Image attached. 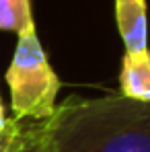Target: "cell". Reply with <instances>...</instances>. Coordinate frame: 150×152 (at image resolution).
Here are the masks:
<instances>
[{"label": "cell", "mask_w": 150, "mask_h": 152, "mask_svg": "<svg viewBox=\"0 0 150 152\" xmlns=\"http://www.w3.org/2000/svg\"><path fill=\"white\" fill-rule=\"evenodd\" d=\"M121 97L140 103H150V51H136L121 58L119 70Z\"/></svg>", "instance_id": "277c9868"}, {"label": "cell", "mask_w": 150, "mask_h": 152, "mask_svg": "<svg viewBox=\"0 0 150 152\" xmlns=\"http://www.w3.org/2000/svg\"><path fill=\"white\" fill-rule=\"evenodd\" d=\"M33 27L31 0H0V31H12L19 35Z\"/></svg>", "instance_id": "5b68a950"}, {"label": "cell", "mask_w": 150, "mask_h": 152, "mask_svg": "<svg viewBox=\"0 0 150 152\" xmlns=\"http://www.w3.org/2000/svg\"><path fill=\"white\" fill-rule=\"evenodd\" d=\"M15 152H51L45 121H39V124L29 121V124H27L25 138H23L21 146Z\"/></svg>", "instance_id": "8992f818"}, {"label": "cell", "mask_w": 150, "mask_h": 152, "mask_svg": "<svg viewBox=\"0 0 150 152\" xmlns=\"http://www.w3.org/2000/svg\"><path fill=\"white\" fill-rule=\"evenodd\" d=\"M4 80L10 91V107L15 119L39 124L48 121L53 115L62 82L51 68L35 27L19 33Z\"/></svg>", "instance_id": "7a4b0ae2"}, {"label": "cell", "mask_w": 150, "mask_h": 152, "mask_svg": "<svg viewBox=\"0 0 150 152\" xmlns=\"http://www.w3.org/2000/svg\"><path fill=\"white\" fill-rule=\"evenodd\" d=\"M15 117H6V109H4V103H2V97H0V132H4L6 127L12 124Z\"/></svg>", "instance_id": "ba28073f"}, {"label": "cell", "mask_w": 150, "mask_h": 152, "mask_svg": "<svg viewBox=\"0 0 150 152\" xmlns=\"http://www.w3.org/2000/svg\"><path fill=\"white\" fill-rule=\"evenodd\" d=\"M115 25L127 53L148 50L146 0H115Z\"/></svg>", "instance_id": "3957f363"}, {"label": "cell", "mask_w": 150, "mask_h": 152, "mask_svg": "<svg viewBox=\"0 0 150 152\" xmlns=\"http://www.w3.org/2000/svg\"><path fill=\"white\" fill-rule=\"evenodd\" d=\"M27 132V124L21 119H12V124L6 127L4 132H0V152H15Z\"/></svg>", "instance_id": "52a82bcc"}, {"label": "cell", "mask_w": 150, "mask_h": 152, "mask_svg": "<svg viewBox=\"0 0 150 152\" xmlns=\"http://www.w3.org/2000/svg\"><path fill=\"white\" fill-rule=\"evenodd\" d=\"M51 152H150V103L70 97L45 121Z\"/></svg>", "instance_id": "6da1fadb"}]
</instances>
